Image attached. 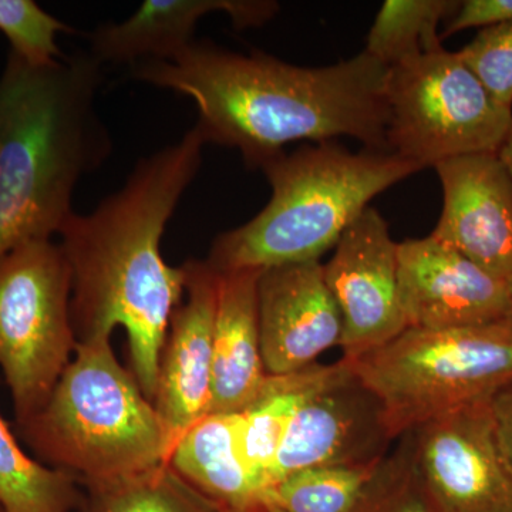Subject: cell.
Returning a JSON list of instances; mask_svg holds the SVG:
<instances>
[{"label":"cell","instance_id":"27","mask_svg":"<svg viewBox=\"0 0 512 512\" xmlns=\"http://www.w3.org/2000/svg\"><path fill=\"white\" fill-rule=\"evenodd\" d=\"M512 20V0H466L460 2L456 15L448 20L443 37L461 30L488 28Z\"/></svg>","mask_w":512,"mask_h":512},{"label":"cell","instance_id":"26","mask_svg":"<svg viewBox=\"0 0 512 512\" xmlns=\"http://www.w3.org/2000/svg\"><path fill=\"white\" fill-rule=\"evenodd\" d=\"M357 512H434L410 463L406 440L386 463Z\"/></svg>","mask_w":512,"mask_h":512},{"label":"cell","instance_id":"1","mask_svg":"<svg viewBox=\"0 0 512 512\" xmlns=\"http://www.w3.org/2000/svg\"><path fill=\"white\" fill-rule=\"evenodd\" d=\"M197 127L143 158L126 184L87 215L73 212L59 235L72 272L70 313L77 343L111 340L126 330L131 373L153 403L158 366L187 272L161 254L165 227L202 164Z\"/></svg>","mask_w":512,"mask_h":512},{"label":"cell","instance_id":"19","mask_svg":"<svg viewBox=\"0 0 512 512\" xmlns=\"http://www.w3.org/2000/svg\"><path fill=\"white\" fill-rule=\"evenodd\" d=\"M338 370L312 365L288 375H269L254 403L239 412V444L249 473L265 494L271 490V471L289 423L303 403L322 389ZM269 508V507H268Z\"/></svg>","mask_w":512,"mask_h":512},{"label":"cell","instance_id":"22","mask_svg":"<svg viewBox=\"0 0 512 512\" xmlns=\"http://www.w3.org/2000/svg\"><path fill=\"white\" fill-rule=\"evenodd\" d=\"M460 8L454 0H386L367 36L365 50L386 67L440 49L439 26Z\"/></svg>","mask_w":512,"mask_h":512},{"label":"cell","instance_id":"25","mask_svg":"<svg viewBox=\"0 0 512 512\" xmlns=\"http://www.w3.org/2000/svg\"><path fill=\"white\" fill-rule=\"evenodd\" d=\"M458 55L494 100L512 110V20L481 29Z\"/></svg>","mask_w":512,"mask_h":512},{"label":"cell","instance_id":"28","mask_svg":"<svg viewBox=\"0 0 512 512\" xmlns=\"http://www.w3.org/2000/svg\"><path fill=\"white\" fill-rule=\"evenodd\" d=\"M490 409L498 448L512 477V380L491 396Z\"/></svg>","mask_w":512,"mask_h":512},{"label":"cell","instance_id":"5","mask_svg":"<svg viewBox=\"0 0 512 512\" xmlns=\"http://www.w3.org/2000/svg\"><path fill=\"white\" fill-rule=\"evenodd\" d=\"M16 429L36 460L86 490L167 463L160 417L111 340L77 343L45 404Z\"/></svg>","mask_w":512,"mask_h":512},{"label":"cell","instance_id":"32","mask_svg":"<svg viewBox=\"0 0 512 512\" xmlns=\"http://www.w3.org/2000/svg\"><path fill=\"white\" fill-rule=\"evenodd\" d=\"M0 512H5V511H3V508H2V507H0Z\"/></svg>","mask_w":512,"mask_h":512},{"label":"cell","instance_id":"9","mask_svg":"<svg viewBox=\"0 0 512 512\" xmlns=\"http://www.w3.org/2000/svg\"><path fill=\"white\" fill-rule=\"evenodd\" d=\"M403 439L434 512H512L490 399L441 414Z\"/></svg>","mask_w":512,"mask_h":512},{"label":"cell","instance_id":"24","mask_svg":"<svg viewBox=\"0 0 512 512\" xmlns=\"http://www.w3.org/2000/svg\"><path fill=\"white\" fill-rule=\"evenodd\" d=\"M0 32L10 43V53L33 66H47L66 56L57 36L76 33L33 0H0Z\"/></svg>","mask_w":512,"mask_h":512},{"label":"cell","instance_id":"16","mask_svg":"<svg viewBox=\"0 0 512 512\" xmlns=\"http://www.w3.org/2000/svg\"><path fill=\"white\" fill-rule=\"evenodd\" d=\"M227 13L237 30L261 28L279 12L272 0H146L121 23L89 33V53L97 62L134 64L170 60L194 42L198 23L211 13Z\"/></svg>","mask_w":512,"mask_h":512},{"label":"cell","instance_id":"8","mask_svg":"<svg viewBox=\"0 0 512 512\" xmlns=\"http://www.w3.org/2000/svg\"><path fill=\"white\" fill-rule=\"evenodd\" d=\"M70 301L72 272L52 239L0 258V370L16 424L45 404L76 353Z\"/></svg>","mask_w":512,"mask_h":512},{"label":"cell","instance_id":"7","mask_svg":"<svg viewBox=\"0 0 512 512\" xmlns=\"http://www.w3.org/2000/svg\"><path fill=\"white\" fill-rule=\"evenodd\" d=\"M387 151L421 170L470 154L498 153L512 128L505 109L444 47L390 67Z\"/></svg>","mask_w":512,"mask_h":512},{"label":"cell","instance_id":"18","mask_svg":"<svg viewBox=\"0 0 512 512\" xmlns=\"http://www.w3.org/2000/svg\"><path fill=\"white\" fill-rule=\"evenodd\" d=\"M167 463L222 512H268L239 444V413H211L175 444Z\"/></svg>","mask_w":512,"mask_h":512},{"label":"cell","instance_id":"11","mask_svg":"<svg viewBox=\"0 0 512 512\" xmlns=\"http://www.w3.org/2000/svg\"><path fill=\"white\" fill-rule=\"evenodd\" d=\"M392 440L382 403L342 359L332 379L289 423L272 466L271 488L308 468L380 460Z\"/></svg>","mask_w":512,"mask_h":512},{"label":"cell","instance_id":"14","mask_svg":"<svg viewBox=\"0 0 512 512\" xmlns=\"http://www.w3.org/2000/svg\"><path fill=\"white\" fill-rule=\"evenodd\" d=\"M443 211L430 235L505 284L512 281V178L497 153L434 165Z\"/></svg>","mask_w":512,"mask_h":512},{"label":"cell","instance_id":"29","mask_svg":"<svg viewBox=\"0 0 512 512\" xmlns=\"http://www.w3.org/2000/svg\"><path fill=\"white\" fill-rule=\"evenodd\" d=\"M497 154L512 178V128Z\"/></svg>","mask_w":512,"mask_h":512},{"label":"cell","instance_id":"6","mask_svg":"<svg viewBox=\"0 0 512 512\" xmlns=\"http://www.w3.org/2000/svg\"><path fill=\"white\" fill-rule=\"evenodd\" d=\"M349 362V360H348ZM382 403L392 439L512 380V320L456 329L407 328L349 362Z\"/></svg>","mask_w":512,"mask_h":512},{"label":"cell","instance_id":"23","mask_svg":"<svg viewBox=\"0 0 512 512\" xmlns=\"http://www.w3.org/2000/svg\"><path fill=\"white\" fill-rule=\"evenodd\" d=\"M86 491L80 512H222L168 463Z\"/></svg>","mask_w":512,"mask_h":512},{"label":"cell","instance_id":"10","mask_svg":"<svg viewBox=\"0 0 512 512\" xmlns=\"http://www.w3.org/2000/svg\"><path fill=\"white\" fill-rule=\"evenodd\" d=\"M399 244L389 224L367 207L340 237L323 265L343 320L342 359L353 362L407 329L399 298Z\"/></svg>","mask_w":512,"mask_h":512},{"label":"cell","instance_id":"31","mask_svg":"<svg viewBox=\"0 0 512 512\" xmlns=\"http://www.w3.org/2000/svg\"><path fill=\"white\" fill-rule=\"evenodd\" d=\"M268 512H282V511L276 510V508H269Z\"/></svg>","mask_w":512,"mask_h":512},{"label":"cell","instance_id":"20","mask_svg":"<svg viewBox=\"0 0 512 512\" xmlns=\"http://www.w3.org/2000/svg\"><path fill=\"white\" fill-rule=\"evenodd\" d=\"M76 478L47 467L19 446L0 416V507L5 512H79L84 495Z\"/></svg>","mask_w":512,"mask_h":512},{"label":"cell","instance_id":"21","mask_svg":"<svg viewBox=\"0 0 512 512\" xmlns=\"http://www.w3.org/2000/svg\"><path fill=\"white\" fill-rule=\"evenodd\" d=\"M386 458L357 466L315 467L293 473L271 488L268 507L282 512H357Z\"/></svg>","mask_w":512,"mask_h":512},{"label":"cell","instance_id":"30","mask_svg":"<svg viewBox=\"0 0 512 512\" xmlns=\"http://www.w3.org/2000/svg\"><path fill=\"white\" fill-rule=\"evenodd\" d=\"M508 288H510V302H511V320H512V281L508 284Z\"/></svg>","mask_w":512,"mask_h":512},{"label":"cell","instance_id":"13","mask_svg":"<svg viewBox=\"0 0 512 512\" xmlns=\"http://www.w3.org/2000/svg\"><path fill=\"white\" fill-rule=\"evenodd\" d=\"M184 268L187 291L171 316L153 400L164 430L167 460L177 441L207 416L211 400L218 274L200 259H190Z\"/></svg>","mask_w":512,"mask_h":512},{"label":"cell","instance_id":"3","mask_svg":"<svg viewBox=\"0 0 512 512\" xmlns=\"http://www.w3.org/2000/svg\"><path fill=\"white\" fill-rule=\"evenodd\" d=\"M101 67L89 52L47 66L9 52L0 76V258L59 234L77 184L111 156L96 109Z\"/></svg>","mask_w":512,"mask_h":512},{"label":"cell","instance_id":"17","mask_svg":"<svg viewBox=\"0 0 512 512\" xmlns=\"http://www.w3.org/2000/svg\"><path fill=\"white\" fill-rule=\"evenodd\" d=\"M259 275V269L218 274L208 414L242 412L268 380L259 335Z\"/></svg>","mask_w":512,"mask_h":512},{"label":"cell","instance_id":"4","mask_svg":"<svg viewBox=\"0 0 512 512\" xmlns=\"http://www.w3.org/2000/svg\"><path fill=\"white\" fill-rule=\"evenodd\" d=\"M272 188L264 210L215 238L207 264L218 274L319 261L369 202L421 168L382 151L352 153L325 141L262 164Z\"/></svg>","mask_w":512,"mask_h":512},{"label":"cell","instance_id":"12","mask_svg":"<svg viewBox=\"0 0 512 512\" xmlns=\"http://www.w3.org/2000/svg\"><path fill=\"white\" fill-rule=\"evenodd\" d=\"M397 279L407 328H468L511 319L508 284L433 235L399 244Z\"/></svg>","mask_w":512,"mask_h":512},{"label":"cell","instance_id":"33","mask_svg":"<svg viewBox=\"0 0 512 512\" xmlns=\"http://www.w3.org/2000/svg\"><path fill=\"white\" fill-rule=\"evenodd\" d=\"M224 512H228V511H224Z\"/></svg>","mask_w":512,"mask_h":512},{"label":"cell","instance_id":"2","mask_svg":"<svg viewBox=\"0 0 512 512\" xmlns=\"http://www.w3.org/2000/svg\"><path fill=\"white\" fill-rule=\"evenodd\" d=\"M387 73L389 67L366 50L311 69L197 40L173 59L131 66L134 79L190 97L205 143L237 148L249 168H261L288 144L305 140L346 136L366 150L389 153Z\"/></svg>","mask_w":512,"mask_h":512},{"label":"cell","instance_id":"15","mask_svg":"<svg viewBox=\"0 0 512 512\" xmlns=\"http://www.w3.org/2000/svg\"><path fill=\"white\" fill-rule=\"evenodd\" d=\"M258 319L268 375L306 369L326 350L342 343V315L319 261L261 271Z\"/></svg>","mask_w":512,"mask_h":512}]
</instances>
